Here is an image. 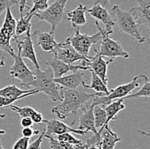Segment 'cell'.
I'll use <instances>...</instances> for the list:
<instances>
[{
  "instance_id": "obj_9",
  "label": "cell",
  "mask_w": 150,
  "mask_h": 149,
  "mask_svg": "<svg viewBox=\"0 0 150 149\" xmlns=\"http://www.w3.org/2000/svg\"><path fill=\"white\" fill-rule=\"evenodd\" d=\"M14 64L9 69V74L13 79H19L21 81V86L29 87L34 80V71H32L20 55V52L14 53Z\"/></svg>"
},
{
  "instance_id": "obj_37",
  "label": "cell",
  "mask_w": 150,
  "mask_h": 149,
  "mask_svg": "<svg viewBox=\"0 0 150 149\" xmlns=\"http://www.w3.org/2000/svg\"><path fill=\"white\" fill-rule=\"evenodd\" d=\"M33 122L31 118H28V117H24V118H21V124L23 128H28V127H32Z\"/></svg>"
},
{
  "instance_id": "obj_19",
  "label": "cell",
  "mask_w": 150,
  "mask_h": 149,
  "mask_svg": "<svg viewBox=\"0 0 150 149\" xmlns=\"http://www.w3.org/2000/svg\"><path fill=\"white\" fill-rule=\"evenodd\" d=\"M31 36L37 38V44L35 47H41L42 50L48 52H52L57 46V42L55 39L54 32H40L35 30Z\"/></svg>"
},
{
  "instance_id": "obj_15",
  "label": "cell",
  "mask_w": 150,
  "mask_h": 149,
  "mask_svg": "<svg viewBox=\"0 0 150 149\" xmlns=\"http://www.w3.org/2000/svg\"><path fill=\"white\" fill-rule=\"evenodd\" d=\"M138 3L137 7H134L130 9V13L134 18L137 24L142 27H150V0H136Z\"/></svg>"
},
{
  "instance_id": "obj_27",
  "label": "cell",
  "mask_w": 150,
  "mask_h": 149,
  "mask_svg": "<svg viewBox=\"0 0 150 149\" xmlns=\"http://www.w3.org/2000/svg\"><path fill=\"white\" fill-rule=\"evenodd\" d=\"M93 115L96 129H101L107 121V114L104 108H102L100 105H95L93 109Z\"/></svg>"
},
{
  "instance_id": "obj_20",
  "label": "cell",
  "mask_w": 150,
  "mask_h": 149,
  "mask_svg": "<svg viewBox=\"0 0 150 149\" xmlns=\"http://www.w3.org/2000/svg\"><path fill=\"white\" fill-rule=\"evenodd\" d=\"M38 93V91L36 89H29V90H21L18 88L16 85H9L2 89H0V96L15 100L16 101L25 97L31 96L33 94Z\"/></svg>"
},
{
  "instance_id": "obj_32",
  "label": "cell",
  "mask_w": 150,
  "mask_h": 149,
  "mask_svg": "<svg viewBox=\"0 0 150 149\" xmlns=\"http://www.w3.org/2000/svg\"><path fill=\"white\" fill-rule=\"evenodd\" d=\"M0 51L5 52L10 56L14 55V49L10 45V40L7 39L1 33H0Z\"/></svg>"
},
{
  "instance_id": "obj_42",
  "label": "cell",
  "mask_w": 150,
  "mask_h": 149,
  "mask_svg": "<svg viewBox=\"0 0 150 149\" xmlns=\"http://www.w3.org/2000/svg\"><path fill=\"white\" fill-rule=\"evenodd\" d=\"M6 115L5 114H0V118H5Z\"/></svg>"
},
{
  "instance_id": "obj_44",
  "label": "cell",
  "mask_w": 150,
  "mask_h": 149,
  "mask_svg": "<svg viewBox=\"0 0 150 149\" xmlns=\"http://www.w3.org/2000/svg\"><path fill=\"white\" fill-rule=\"evenodd\" d=\"M0 149H4L3 148V146H2V140H1V138H0Z\"/></svg>"
},
{
  "instance_id": "obj_10",
  "label": "cell",
  "mask_w": 150,
  "mask_h": 149,
  "mask_svg": "<svg viewBox=\"0 0 150 149\" xmlns=\"http://www.w3.org/2000/svg\"><path fill=\"white\" fill-rule=\"evenodd\" d=\"M55 54V57L62 61L67 64H74L78 61H85L88 62L91 58H86L84 56L80 55L74 50V48L71 46V44L66 39L63 43H58L52 52Z\"/></svg>"
},
{
  "instance_id": "obj_28",
  "label": "cell",
  "mask_w": 150,
  "mask_h": 149,
  "mask_svg": "<svg viewBox=\"0 0 150 149\" xmlns=\"http://www.w3.org/2000/svg\"><path fill=\"white\" fill-rule=\"evenodd\" d=\"M146 98L149 99L150 97V82L149 81H146L143 86L141 87V89L136 93H131L128 96H126L125 99H134V98ZM124 99V100H125Z\"/></svg>"
},
{
  "instance_id": "obj_14",
  "label": "cell",
  "mask_w": 150,
  "mask_h": 149,
  "mask_svg": "<svg viewBox=\"0 0 150 149\" xmlns=\"http://www.w3.org/2000/svg\"><path fill=\"white\" fill-rule=\"evenodd\" d=\"M85 12H88L92 17L96 18L98 21H101L104 25L103 28V32L104 34H106L107 35H110L113 33L112 31V27L115 25V23L113 22L111 16L109 15L108 9H104L103 7H101L100 5H96L93 4V6L91 8H87L85 9Z\"/></svg>"
},
{
  "instance_id": "obj_2",
  "label": "cell",
  "mask_w": 150,
  "mask_h": 149,
  "mask_svg": "<svg viewBox=\"0 0 150 149\" xmlns=\"http://www.w3.org/2000/svg\"><path fill=\"white\" fill-rule=\"evenodd\" d=\"M54 79L53 72L49 66L45 70L36 69L34 71V80L29 87H33V89L38 90V93H44L52 101L56 102L62 100V97L61 88L58 87Z\"/></svg>"
},
{
  "instance_id": "obj_39",
  "label": "cell",
  "mask_w": 150,
  "mask_h": 149,
  "mask_svg": "<svg viewBox=\"0 0 150 149\" xmlns=\"http://www.w3.org/2000/svg\"><path fill=\"white\" fill-rule=\"evenodd\" d=\"M27 6V0H20L19 3V9H20V14H23V10Z\"/></svg>"
},
{
  "instance_id": "obj_29",
  "label": "cell",
  "mask_w": 150,
  "mask_h": 149,
  "mask_svg": "<svg viewBox=\"0 0 150 149\" xmlns=\"http://www.w3.org/2000/svg\"><path fill=\"white\" fill-rule=\"evenodd\" d=\"M48 1L49 0H33V7L30 8L29 12L27 13V16H34L33 14L40 12V11H44L45 9H46L49 6L48 4Z\"/></svg>"
},
{
  "instance_id": "obj_35",
  "label": "cell",
  "mask_w": 150,
  "mask_h": 149,
  "mask_svg": "<svg viewBox=\"0 0 150 149\" xmlns=\"http://www.w3.org/2000/svg\"><path fill=\"white\" fill-rule=\"evenodd\" d=\"M16 4H17V0H0V15Z\"/></svg>"
},
{
  "instance_id": "obj_4",
  "label": "cell",
  "mask_w": 150,
  "mask_h": 149,
  "mask_svg": "<svg viewBox=\"0 0 150 149\" xmlns=\"http://www.w3.org/2000/svg\"><path fill=\"white\" fill-rule=\"evenodd\" d=\"M146 77L145 74H138L133 78V80L126 84L120 85L116 87L115 88H112L109 91L108 95H103V93H98L93 98L96 105H108V104L117 100L119 99H125L126 96L132 93L136 88L139 87V83L137 82L139 78H144Z\"/></svg>"
},
{
  "instance_id": "obj_3",
  "label": "cell",
  "mask_w": 150,
  "mask_h": 149,
  "mask_svg": "<svg viewBox=\"0 0 150 149\" xmlns=\"http://www.w3.org/2000/svg\"><path fill=\"white\" fill-rule=\"evenodd\" d=\"M112 16L113 22L116 23L121 32L135 38L139 43L145 42L146 39L140 33L141 28L137 24L129 11L122 10L117 5H114L111 9V17Z\"/></svg>"
},
{
  "instance_id": "obj_8",
  "label": "cell",
  "mask_w": 150,
  "mask_h": 149,
  "mask_svg": "<svg viewBox=\"0 0 150 149\" xmlns=\"http://www.w3.org/2000/svg\"><path fill=\"white\" fill-rule=\"evenodd\" d=\"M67 0H56L52 4L48 6L44 11L37 12L34 15L38 20L45 21L51 26V32L55 33L56 27L62 21L65 12V5Z\"/></svg>"
},
{
  "instance_id": "obj_23",
  "label": "cell",
  "mask_w": 150,
  "mask_h": 149,
  "mask_svg": "<svg viewBox=\"0 0 150 149\" xmlns=\"http://www.w3.org/2000/svg\"><path fill=\"white\" fill-rule=\"evenodd\" d=\"M85 9H86V7L80 4L74 10L65 11L67 20H68L71 22L74 28H79L80 26H83L86 23V18L84 15Z\"/></svg>"
},
{
  "instance_id": "obj_26",
  "label": "cell",
  "mask_w": 150,
  "mask_h": 149,
  "mask_svg": "<svg viewBox=\"0 0 150 149\" xmlns=\"http://www.w3.org/2000/svg\"><path fill=\"white\" fill-rule=\"evenodd\" d=\"M34 16H29L24 17L23 14H21V16L18 21H16V36L18 37L22 34L26 33L28 29L31 28V20Z\"/></svg>"
},
{
  "instance_id": "obj_1",
  "label": "cell",
  "mask_w": 150,
  "mask_h": 149,
  "mask_svg": "<svg viewBox=\"0 0 150 149\" xmlns=\"http://www.w3.org/2000/svg\"><path fill=\"white\" fill-rule=\"evenodd\" d=\"M97 94L98 93H87L82 91L61 87L62 103L52 108L51 112L61 120L65 119L71 113L76 117L78 115L79 109L84 106L89 100L94 98Z\"/></svg>"
},
{
  "instance_id": "obj_41",
  "label": "cell",
  "mask_w": 150,
  "mask_h": 149,
  "mask_svg": "<svg viewBox=\"0 0 150 149\" xmlns=\"http://www.w3.org/2000/svg\"><path fill=\"white\" fill-rule=\"evenodd\" d=\"M87 149H100V148L96 145H93V146H88Z\"/></svg>"
},
{
  "instance_id": "obj_31",
  "label": "cell",
  "mask_w": 150,
  "mask_h": 149,
  "mask_svg": "<svg viewBox=\"0 0 150 149\" xmlns=\"http://www.w3.org/2000/svg\"><path fill=\"white\" fill-rule=\"evenodd\" d=\"M56 140L66 142V143L70 144V145H72L74 147L76 146V145H79V144L82 143L81 140H79V139H78V138H75L71 133H65V134L59 135H57Z\"/></svg>"
},
{
  "instance_id": "obj_11",
  "label": "cell",
  "mask_w": 150,
  "mask_h": 149,
  "mask_svg": "<svg viewBox=\"0 0 150 149\" xmlns=\"http://www.w3.org/2000/svg\"><path fill=\"white\" fill-rule=\"evenodd\" d=\"M47 66H49L52 72L54 78H60L62 76H64L69 72H76L78 70H88L89 68L87 66L82 65V64H67L62 61L59 60L54 57H50L45 62Z\"/></svg>"
},
{
  "instance_id": "obj_40",
  "label": "cell",
  "mask_w": 150,
  "mask_h": 149,
  "mask_svg": "<svg viewBox=\"0 0 150 149\" xmlns=\"http://www.w3.org/2000/svg\"><path fill=\"white\" fill-rule=\"evenodd\" d=\"M4 64H5V63H4V57H2L1 59H0V67L4 66Z\"/></svg>"
},
{
  "instance_id": "obj_21",
  "label": "cell",
  "mask_w": 150,
  "mask_h": 149,
  "mask_svg": "<svg viewBox=\"0 0 150 149\" xmlns=\"http://www.w3.org/2000/svg\"><path fill=\"white\" fill-rule=\"evenodd\" d=\"M16 20L14 18L10 8H8L6 9L5 17L3 22L0 33L9 40H11L12 39H16L17 37L16 36Z\"/></svg>"
},
{
  "instance_id": "obj_33",
  "label": "cell",
  "mask_w": 150,
  "mask_h": 149,
  "mask_svg": "<svg viewBox=\"0 0 150 149\" xmlns=\"http://www.w3.org/2000/svg\"><path fill=\"white\" fill-rule=\"evenodd\" d=\"M44 136H45V129L43 130L41 135L38 137V139H36L34 141H33L30 145H28L27 149H41V143L43 141Z\"/></svg>"
},
{
  "instance_id": "obj_13",
  "label": "cell",
  "mask_w": 150,
  "mask_h": 149,
  "mask_svg": "<svg viewBox=\"0 0 150 149\" xmlns=\"http://www.w3.org/2000/svg\"><path fill=\"white\" fill-rule=\"evenodd\" d=\"M43 122H45L46 127L45 129V136L44 137H48V136H52L54 135H62L65 133H74L76 135H84L86 133L82 130L74 129L71 126L67 125L63 122L57 119H50V120H43Z\"/></svg>"
},
{
  "instance_id": "obj_16",
  "label": "cell",
  "mask_w": 150,
  "mask_h": 149,
  "mask_svg": "<svg viewBox=\"0 0 150 149\" xmlns=\"http://www.w3.org/2000/svg\"><path fill=\"white\" fill-rule=\"evenodd\" d=\"M30 30H31V28L28 29V31L26 32L27 34L22 41H19L18 39H15V41L17 44V48L20 52L21 57L22 58H28L29 60H31L34 66L36 67V69H40L38 62L37 56H36V53L34 51V46H33V43L32 40Z\"/></svg>"
},
{
  "instance_id": "obj_24",
  "label": "cell",
  "mask_w": 150,
  "mask_h": 149,
  "mask_svg": "<svg viewBox=\"0 0 150 149\" xmlns=\"http://www.w3.org/2000/svg\"><path fill=\"white\" fill-rule=\"evenodd\" d=\"M125 107V106L124 104V99H119L117 100H113L110 104H108V105H106L104 110H105L106 114H107V121L105 122V124L103 125V127L109 125L110 121L116 119V115L120 111L124 110ZM103 127H102V128H103Z\"/></svg>"
},
{
  "instance_id": "obj_7",
  "label": "cell",
  "mask_w": 150,
  "mask_h": 149,
  "mask_svg": "<svg viewBox=\"0 0 150 149\" xmlns=\"http://www.w3.org/2000/svg\"><path fill=\"white\" fill-rule=\"evenodd\" d=\"M96 102L93 100V102L91 105H87V104L83 106L81 109L83 111V113L79 117V123L78 126L77 130H82L88 133V132H92L93 135L86 140V145L88 146H98L99 143V136H98V130L95 127V121H94V115H93V109L95 107Z\"/></svg>"
},
{
  "instance_id": "obj_25",
  "label": "cell",
  "mask_w": 150,
  "mask_h": 149,
  "mask_svg": "<svg viewBox=\"0 0 150 149\" xmlns=\"http://www.w3.org/2000/svg\"><path fill=\"white\" fill-rule=\"evenodd\" d=\"M91 84L87 85L84 82L82 86L86 87V88L92 89L94 91H96V93H103V95H108L109 91H108V89L107 87V85L103 83V81L95 74L92 70H91Z\"/></svg>"
},
{
  "instance_id": "obj_6",
  "label": "cell",
  "mask_w": 150,
  "mask_h": 149,
  "mask_svg": "<svg viewBox=\"0 0 150 149\" xmlns=\"http://www.w3.org/2000/svg\"><path fill=\"white\" fill-rule=\"evenodd\" d=\"M96 26L97 27L98 30L101 32L103 38L101 40V45L99 47V50H96L94 47L95 52L101 57H107L108 59H113L115 57H123V58H129L130 55L123 49L121 44L114 40L106 34H104L103 30L99 25V22L96 21Z\"/></svg>"
},
{
  "instance_id": "obj_38",
  "label": "cell",
  "mask_w": 150,
  "mask_h": 149,
  "mask_svg": "<svg viewBox=\"0 0 150 149\" xmlns=\"http://www.w3.org/2000/svg\"><path fill=\"white\" fill-rule=\"evenodd\" d=\"M108 3H109V0H95L94 4L100 5L101 7H103L104 9H108Z\"/></svg>"
},
{
  "instance_id": "obj_12",
  "label": "cell",
  "mask_w": 150,
  "mask_h": 149,
  "mask_svg": "<svg viewBox=\"0 0 150 149\" xmlns=\"http://www.w3.org/2000/svg\"><path fill=\"white\" fill-rule=\"evenodd\" d=\"M112 61L113 59L104 60L103 57L96 54L95 57H91V58L88 62L82 61L81 64L87 66L89 68V70H92L103 81V83L108 85V65L112 63Z\"/></svg>"
},
{
  "instance_id": "obj_36",
  "label": "cell",
  "mask_w": 150,
  "mask_h": 149,
  "mask_svg": "<svg viewBox=\"0 0 150 149\" xmlns=\"http://www.w3.org/2000/svg\"><path fill=\"white\" fill-rule=\"evenodd\" d=\"M39 133L38 130H33L32 129V127H28V128H23L22 131H21V135H22V137L24 138H28L30 139L33 135H38Z\"/></svg>"
},
{
  "instance_id": "obj_17",
  "label": "cell",
  "mask_w": 150,
  "mask_h": 149,
  "mask_svg": "<svg viewBox=\"0 0 150 149\" xmlns=\"http://www.w3.org/2000/svg\"><path fill=\"white\" fill-rule=\"evenodd\" d=\"M86 77L82 72V70H78L72 74H66L60 78H55V82L61 85V87H64L67 89L76 90L80 85L84 83V78Z\"/></svg>"
},
{
  "instance_id": "obj_5",
  "label": "cell",
  "mask_w": 150,
  "mask_h": 149,
  "mask_svg": "<svg viewBox=\"0 0 150 149\" xmlns=\"http://www.w3.org/2000/svg\"><path fill=\"white\" fill-rule=\"evenodd\" d=\"M103 35L100 31L93 35H88L87 34H81L79 32V28H74V34L67 39V40L74 48V50L84 56L86 58H91L89 57V52L91 47L102 40Z\"/></svg>"
},
{
  "instance_id": "obj_30",
  "label": "cell",
  "mask_w": 150,
  "mask_h": 149,
  "mask_svg": "<svg viewBox=\"0 0 150 149\" xmlns=\"http://www.w3.org/2000/svg\"><path fill=\"white\" fill-rule=\"evenodd\" d=\"M45 138L49 141V145H50V149H74V146L67 144L63 141L56 140L55 138H53V136H48Z\"/></svg>"
},
{
  "instance_id": "obj_43",
  "label": "cell",
  "mask_w": 150,
  "mask_h": 149,
  "mask_svg": "<svg viewBox=\"0 0 150 149\" xmlns=\"http://www.w3.org/2000/svg\"><path fill=\"white\" fill-rule=\"evenodd\" d=\"M5 134V131L3 130H0V135H4Z\"/></svg>"
},
{
  "instance_id": "obj_22",
  "label": "cell",
  "mask_w": 150,
  "mask_h": 149,
  "mask_svg": "<svg viewBox=\"0 0 150 149\" xmlns=\"http://www.w3.org/2000/svg\"><path fill=\"white\" fill-rule=\"evenodd\" d=\"M9 107L12 111H14L15 112L18 113L19 116L21 118H24V117L31 118L33 120V122H35L36 124H41V122H43L44 117H43L42 113L40 112H38V111L34 110L31 106L19 107L17 105H10Z\"/></svg>"
},
{
  "instance_id": "obj_18",
  "label": "cell",
  "mask_w": 150,
  "mask_h": 149,
  "mask_svg": "<svg viewBox=\"0 0 150 149\" xmlns=\"http://www.w3.org/2000/svg\"><path fill=\"white\" fill-rule=\"evenodd\" d=\"M99 143L98 146L100 149H114L117 142L120 140L118 135L113 132L109 125L105 126L98 130Z\"/></svg>"
},
{
  "instance_id": "obj_34",
  "label": "cell",
  "mask_w": 150,
  "mask_h": 149,
  "mask_svg": "<svg viewBox=\"0 0 150 149\" xmlns=\"http://www.w3.org/2000/svg\"><path fill=\"white\" fill-rule=\"evenodd\" d=\"M29 140L28 138H20L13 146V149H27L29 145Z\"/></svg>"
}]
</instances>
